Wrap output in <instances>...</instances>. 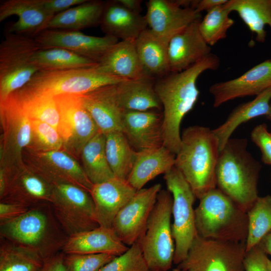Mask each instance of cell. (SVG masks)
<instances>
[{"mask_svg":"<svg viewBox=\"0 0 271 271\" xmlns=\"http://www.w3.org/2000/svg\"><path fill=\"white\" fill-rule=\"evenodd\" d=\"M39 49L31 37L6 34L0 45V101L25 86L39 71L32 59Z\"/></svg>","mask_w":271,"mask_h":271,"instance_id":"obj_8","label":"cell"},{"mask_svg":"<svg viewBox=\"0 0 271 271\" xmlns=\"http://www.w3.org/2000/svg\"><path fill=\"white\" fill-rule=\"evenodd\" d=\"M135 42L132 39L117 42L100 59L97 68L102 72L126 80L148 77L141 63Z\"/></svg>","mask_w":271,"mask_h":271,"instance_id":"obj_26","label":"cell"},{"mask_svg":"<svg viewBox=\"0 0 271 271\" xmlns=\"http://www.w3.org/2000/svg\"><path fill=\"white\" fill-rule=\"evenodd\" d=\"M112 228L101 226L67 237L62 247L68 254H108L121 255L128 248Z\"/></svg>","mask_w":271,"mask_h":271,"instance_id":"obj_25","label":"cell"},{"mask_svg":"<svg viewBox=\"0 0 271 271\" xmlns=\"http://www.w3.org/2000/svg\"><path fill=\"white\" fill-rule=\"evenodd\" d=\"M115 256L108 254H65L66 271H99Z\"/></svg>","mask_w":271,"mask_h":271,"instance_id":"obj_43","label":"cell"},{"mask_svg":"<svg viewBox=\"0 0 271 271\" xmlns=\"http://www.w3.org/2000/svg\"><path fill=\"white\" fill-rule=\"evenodd\" d=\"M154 79L126 80L116 84L118 103L124 110H161L162 105L155 91Z\"/></svg>","mask_w":271,"mask_h":271,"instance_id":"obj_30","label":"cell"},{"mask_svg":"<svg viewBox=\"0 0 271 271\" xmlns=\"http://www.w3.org/2000/svg\"><path fill=\"white\" fill-rule=\"evenodd\" d=\"M116 84L103 86L79 95L99 131L105 134L122 130L124 110L117 100Z\"/></svg>","mask_w":271,"mask_h":271,"instance_id":"obj_23","label":"cell"},{"mask_svg":"<svg viewBox=\"0 0 271 271\" xmlns=\"http://www.w3.org/2000/svg\"><path fill=\"white\" fill-rule=\"evenodd\" d=\"M145 16L149 28L169 42L192 23L201 19V14L193 8L182 7L181 1L150 0Z\"/></svg>","mask_w":271,"mask_h":271,"instance_id":"obj_16","label":"cell"},{"mask_svg":"<svg viewBox=\"0 0 271 271\" xmlns=\"http://www.w3.org/2000/svg\"><path fill=\"white\" fill-rule=\"evenodd\" d=\"M53 186L52 210L68 237L99 226L89 193L70 184L61 183Z\"/></svg>","mask_w":271,"mask_h":271,"instance_id":"obj_10","label":"cell"},{"mask_svg":"<svg viewBox=\"0 0 271 271\" xmlns=\"http://www.w3.org/2000/svg\"><path fill=\"white\" fill-rule=\"evenodd\" d=\"M175 156L164 146L137 152L127 182L137 190L143 188L148 182L174 167Z\"/></svg>","mask_w":271,"mask_h":271,"instance_id":"obj_28","label":"cell"},{"mask_svg":"<svg viewBox=\"0 0 271 271\" xmlns=\"http://www.w3.org/2000/svg\"><path fill=\"white\" fill-rule=\"evenodd\" d=\"M271 87V59L254 66L240 76L213 84L209 88L213 106L247 96L258 95Z\"/></svg>","mask_w":271,"mask_h":271,"instance_id":"obj_17","label":"cell"},{"mask_svg":"<svg viewBox=\"0 0 271 271\" xmlns=\"http://www.w3.org/2000/svg\"><path fill=\"white\" fill-rule=\"evenodd\" d=\"M159 183L142 188L116 215L112 228L118 238L129 247L142 238L146 225L161 190Z\"/></svg>","mask_w":271,"mask_h":271,"instance_id":"obj_14","label":"cell"},{"mask_svg":"<svg viewBox=\"0 0 271 271\" xmlns=\"http://www.w3.org/2000/svg\"><path fill=\"white\" fill-rule=\"evenodd\" d=\"M30 208L22 204L1 202L0 222L15 219L27 212Z\"/></svg>","mask_w":271,"mask_h":271,"instance_id":"obj_46","label":"cell"},{"mask_svg":"<svg viewBox=\"0 0 271 271\" xmlns=\"http://www.w3.org/2000/svg\"><path fill=\"white\" fill-rule=\"evenodd\" d=\"M106 2L87 0L85 2L55 15L45 29L78 31L100 25Z\"/></svg>","mask_w":271,"mask_h":271,"instance_id":"obj_32","label":"cell"},{"mask_svg":"<svg viewBox=\"0 0 271 271\" xmlns=\"http://www.w3.org/2000/svg\"><path fill=\"white\" fill-rule=\"evenodd\" d=\"M172 271H188V270H185L181 268H179L178 267H177V268L173 269Z\"/></svg>","mask_w":271,"mask_h":271,"instance_id":"obj_54","label":"cell"},{"mask_svg":"<svg viewBox=\"0 0 271 271\" xmlns=\"http://www.w3.org/2000/svg\"><path fill=\"white\" fill-rule=\"evenodd\" d=\"M105 134L99 131L84 147L80 157L82 168L93 184L114 177L105 154Z\"/></svg>","mask_w":271,"mask_h":271,"instance_id":"obj_35","label":"cell"},{"mask_svg":"<svg viewBox=\"0 0 271 271\" xmlns=\"http://www.w3.org/2000/svg\"><path fill=\"white\" fill-rule=\"evenodd\" d=\"M125 8L136 13H140L142 11L141 3L140 0H117Z\"/></svg>","mask_w":271,"mask_h":271,"instance_id":"obj_50","label":"cell"},{"mask_svg":"<svg viewBox=\"0 0 271 271\" xmlns=\"http://www.w3.org/2000/svg\"><path fill=\"white\" fill-rule=\"evenodd\" d=\"M220 59L210 53L190 67L170 72L155 81V91L163 109L164 146L175 155L181 144L180 126L196 103L200 92L197 80L204 72L217 70Z\"/></svg>","mask_w":271,"mask_h":271,"instance_id":"obj_1","label":"cell"},{"mask_svg":"<svg viewBox=\"0 0 271 271\" xmlns=\"http://www.w3.org/2000/svg\"><path fill=\"white\" fill-rule=\"evenodd\" d=\"M246 242L215 240L197 234L177 267L188 271H245Z\"/></svg>","mask_w":271,"mask_h":271,"instance_id":"obj_11","label":"cell"},{"mask_svg":"<svg viewBox=\"0 0 271 271\" xmlns=\"http://www.w3.org/2000/svg\"><path fill=\"white\" fill-rule=\"evenodd\" d=\"M105 154L115 177L127 180L133 167L137 153L122 130L105 134Z\"/></svg>","mask_w":271,"mask_h":271,"instance_id":"obj_36","label":"cell"},{"mask_svg":"<svg viewBox=\"0 0 271 271\" xmlns=\"http://www.w3.org/2000/svg\"><path fill=\"white\" fill-rule=\"evenodd\" d=\"M181 139L175 167L182 174L196 198L199 199L216 188L218 140L212 129L197 125L185 128Z\"/></svg>","mask_w":271,"mask_h":271,"instance_id":"obj_3","label":"cell"},{"mask_svg":"<svg viewBox=\"0 0 271 271\" xmlns=\"http://www.w3.org/2000/svg\"><path fill=\"white\" fill-rule=\"evenodd\" d=\"M230 11L236 12L259 43L265 41L264 28H271V0H228L224 4Z\"/></svg>","mask_w":271,"mask_h":271,"instance_id":"obj_34","label":"cell"},{"mask_svg":"<svg viewBox=\"0 0 271 271\" xmlns=\"http://www.w3.org/2000/svg\"><path fill=\"white\" fill-rule=\"evenodd\" d=\"M53 211L47 207H31L20 216L0 222L5 240L29 249L44 260L58 252L67 238L62 236Z\"/></svg>","mask_w":271,"mask_h":271,"instance_id":"obj_5","label":"cell"},{"mask_svg":"<svg viewBox=\"0 0 271 271\" xmlns=\"http://www.w3.org/2000/svg\"><path fill=\"white\" fill-rule=\"evenodd\" d=\"M44 8L55 15L72 7L83 3L87 0H42Z\"/></svg>","mask_w":271,"mask_h":271,"instance_id":"obj_47","label":"cell"},{"mask_svg":"<svg viewBox=\"0 0 271 271\" xmlns=\"http://www.w3.org/2000/svg\"><path fill=\"white\" fill-rule=\"evenodd\" d=\"M55 97L60 114L58 131L63 148L68 154L78 157L85 145L99 130L79 95H61Z\"/></svg>","mask_w":271,"mask_h":271,"instance_id":"obj_13","label":"cell"},{"mask_svg":"<svg viewBox=\"0 0 271 271\" xmlns=\"http://www.w3.org/2000/svg\"><path fill=\"white\" fill-rule=\"evenodd\" d=\"M271 103V87L252 100L241 103L234 108L223 123L212 131L219 142V152L231 138L234 130L241 124L269 112Z\"/></svg>","mask_w":271,"mask_h":271,"instance_id":"obj_31","label":"cell"},{"mask_svg":"<svg viewBox=\"0 0 271 271\" xmlns=\"http://www.w3.org/2000/svg\"><path fill=\"white\" fill-rule=\"evenodd\" d=\"M248 233L246 251L257 245L271 231V195L257 198L247 212Z\"/></svg>","mask_w":271,"mask_h":271,"instance_id":"obj_39","label":"cell"},{"mask_svg":"<svg viewBox=\"0 0 271 271\" xmlns=\"http://www.w3.org/2000/svg\"><path fill=\"white\" fill-rule=\"evenodd\" d=\"M167 190L173 197L172 224L175 242L173 263L178 265L186 257L197 235L193 205L196 199L191 187L175 166L164 174Z\"/></svg>","mask_w":271,"mask_h":271,"instance_id":"obj_9","label":"cell"},{"mask_svg":"<svg viewBox=\"0 0 271 271\" xmlns=\"http://www.w3.org/2000/svg\"><path fill=\"white\" fill-rule=\"evenodd\" d=\"M44 261L29 249L7 240L1 243L0 271H39Z\"/></svg>","mask_w":271,"mask_h":271,"instance_id":"obj_38","label":"cell"},{"mask_svg":"<svg viewBox=\"0 0 271 271\" xmlns=\"http://www.w3.org/2000/svg\"><path fill=\"white\" fill-rule=\"evenodd\" d=\"M230 13L223 4L208 11L200 21L199 31L210 46L226 37L227 31L234 23V20L229 16Z\"/></svg>","mask_w":271,"mask_h":271,"instance_id":"obj_40","label":"cell"},{"mask_svg":"<svg viewBox=\"0 0 271 271\" xmlns=\"http://www.w3.org/2000/svg\"><path fill=\"white\" fill-rule=\"evenodd\" d=\"M32 137L31 145L39 152L60 150L63 143L57 129L51 125L36 120H31Z\"/></svg>","mask_w":271,"mask_h":271,"instance_id":"obj_42","label":"cell"},{"mask_svg":"<svg viewBox=\"0 0 271 271\" xmlns=\"http://www.w3.org/2000/svg\"><path fill=\"white\" fill-rule=\"evenodd\" d=\"M38 155L44 164H37L32 171L51 185L70 184L90 192L93 184L82 167L67 152L61 150L39 152Z\"/></svg>","mask_w":271,"mask_h":271,"instance_id":"obj_19","label":"cell"},{"mask_svg":"<svg viewBox=\"0 0 271 271\" xmlns=\"http://www.w3.org/2000/svg\"><path fill=\"white\" fill-rule=\"evenodd\" d=\"M33 39L40 49H65L91 59L96 63L118 39L108 35L96 37L78 31L45 29Z\"/></svg>","mask_w":271,"mask_h":271,"instance_id":"obj_15","label":"cell"},{"mask_svg":"<svg viewBox=\"0 0 271 271\" xmlns=\"http://www.w3.org/2000/svg\"><path fill=\"white\" fill-rule=\"evenodd\" d=\"M15 15L18 21L9 28L7 34L33 38L44 30L55 16L44 7L42 0H5L0 4V22Z\"/></svg>","mask_w":271,"mask_h":271,"instance_id":"obj_22","label":"cell"},{"mask_svg":"<svg viewBox=\"0 0 271 271\" xmlns=\"http://www.w3.org/2000/svg\"><path fill=\"white\" fill-rule=\"evenodd\" d=\"M0 120L1 167L13 173L24 167L22 151L31 144V120L11 96L0 101Z\"/></svg>","mask_w":271,"mask_h":271,"instance_id":"obj_12","label":"cell"},{"mask_svg":"<svg viewBox=\"0 0 271 271\" xmlns=\"http://www.w3.org/2000/svg\"><path fill=\"white\" fill-rule=\"evenodd\" d=\"M201 20L192 23L170 41L168 57L170 72L187 69L211 53V46L199 31Z\"/></svg>","mask_w":271,"mask_h":271,"instance_id":"obj_21","label":"cell"},{"mask_svg":"<svg viewBox=\"0 0 271 271\" xmlns=\"http://www.w3.org/2000/svg\"><path fill=\"white\" fill-rule=\"evenodd\" d=\"M268 258L265 252L257 244L246 251L243 260L245 271H268Z\"/></svg>","mask_w":271,"mask_h":271,"instance_id":"obj_45","label":"cell"},{"mask_svg":"<svg viewBox=\"0 0 271 271\" xmlns=\"http://www.w3.org/2000/svg\"><path fill=\"white\" fill-rule=\"evenodd\" d=\"M247 140L230 138L219 152L216 188L247 212L257 198L261 165L247 151Z\"/></svg>","mask_w":271,"mask_h":271,"instance_id":"obj_2","label":"cell"},{"mask_svg":"<svg viewBox=\"0 0 271 271\" xmlns=\"http://www.w3.org/2000/svg\"><path fill=\"white\" fill-rule=\"evenodd\" d=\"M127 180L114 177L93 184L89 192L99 226L112 228L116 215L137 191Z\"/></svg>","mask_w":271,"mask_h":271,"instance_id":"obj_20","label":"cell"},{"mask_svg":"<svg viewBox=\"0 0 271 271\" xmlns=\"http://www.w3.org/2000/svg\"><path fill=\"white\" fill-rule=\"evenodd\" d=\"M126 80L102 72L96 65L69 70L39 71L24 87L54 97L81 95L102 86L118 84Z\"/></svg>","mask_w":271,"mask_h":271,"instance_id":"obj_7","label":"cell"},{"mask_svg":"<svg viewBox=\"0 0 271 271\" xmlns=\"http://www.w3.org/2000/svg\"><path fill=\"white\" fill-rule=\"evenodd\" d=\"M99 271H151L143 254L141 240L114 257Z\"/></svg>","mask_w":271,"mask_h":271,"instance_id":"obj_41","label":"cell"},{"mask_svg":"<svg viewBox=\"0 0 271 271\" xmlns=\"http://www.w3.org/2000/svg\"><path fill=\"white\" fill-rule=\"evenodd\" d=\"M65 253L58 252L45 260L39 271H66L64 264Z\"/></svg>","mask_w":271,"mask_h":271,"instance_id":"obj_48","label":"cell"},{"mask_svg":"<svg viewBox=\"0 0 271 271\" xmlns=\"http://www.w3.org/2000/svg\"><path fill=\"white\" fill-rule=\"evenodd\" d=\"M53 185L32 170L25 167L15 171L1 202L31 207L43 202L51 203Z\"/></svg>","mask_w":271,"mask_h":271,"instance_id":"obj_24","label":"cell"},{"mask_svg":"<svg viewBox=\"0 0 271 271\" xmlns=\"http://www.w3.org/2000/svg\"><path fill=\"white\" fill-rule=\"evenodd\" d=\"M268 271H271V260L269 259L267 262Z\"/></svg>","mask_w":271,"mask_h":271,"instance_id":"obj_52","label":"cell"},{"mask_svg":"<svg viewBox=\"0 0 271 271\" xmlns=\"http://www.w3.org/2000/svg\"><path fill=\"white\" fill-rule=\"evenodd\" d=\"M266 116L269 120L271 121V103H270V109H269V112Z\"/></svg>","mask_w":271,"mask_h":271,"instance_id":"obj_53","label":"cell"},{"mask_svg":"<svg viewBox=\"0 0 271 271\" xmlns=\"http://www.w3.org/2000/svg\"><path fill=\"white\" fill-rule=\"evenodd\" d=\"M258 245L267 254L271 256V231L263 236Z\"/></svg>","mask_w":271,"mask_h":271,"instance_id":"obj_51","label":"cell"},{"mask_svg":"<svg viewBox=\"0 0 271 271\" xmlns=\"http://www.w3.org/2000/svg\"><path fill=\"white\" fill-rule=\"evenodd\" d=\"M100 25L105 35L121 40H136L148 28L145 16L129 10L117 0L106 2Z\"/></svg>","mask_w":271,"mask_h":271,"instance_id":"obj_27","label":"cell"},{"mask_svg":"<svg viewBox=\"0 0 271 271\" xmlns=\"http://www.w3.org/2000/svg\"><path fill=\"white\" fill-rule=\"evenodd\" d=\"M228 0H201L191 1L190 7L197 13L201 14L203 11L207 12L214 8L225 4Z\"/></svg>","mask_w":271,"mask_h":271,"instance_id":"obj_49","label":"cell"},{"mask_svg":"<svg viewBox=\"0 0 271 271\" xmlns=\"http://www.w3.org/2000/svg\"><path fill=\"white\" fill-rule=\"evenodd\" d=\"M122 131L136 152L164 146L163 113L155 110H124Z\"/></svg>","mask_w":271,"mask_h":271,"instance_id":"obj_18","label":"cell"},{"mask_svg":"<svg viewBox=\"0 0 271 271\" xmlns=\"http://www.w3.org/2000/svg\"><path fill=\"white\" fill-rule=\"evenodd\" d=\"M135 42L147 76L159 79L170 73L168 57L169 42L148 28L139 35Z\"/></svg>","mask_w":271,"mask_h":271,"instance_id":"obj_29","label":"cell"},{"mask_svg":"<svg viewBox=\"0 0 271 271\" xmlns=\"http://www.w3.org/2000/svg\"><path fill=\"white\" fill-rule=\"evenodd\" d=\"M9 96L15 100L31 120L47 123L58 130L60 114L54 96L38 92L25 87L14 92Z\"/></svg>","mask_w":271,"mask_h":271,"instance_id":"obj_33","label":"cell"},{"mask_svg":"<svg viewBox=\"0 0 271 271\" xmlns=\"http://www.w3.org/2000/svg\"><path fill=\"white\" fill-rule=\"evenodd\" d=\"M32 62L39 71L63 70L94 67L97 63L70 50L53 48L38 50Z\"/></svg>","mask_w":271,"mask_h":271,"instance_id":"obj_37","label":"cell"},{"mask_svg":"<svg viewBox=\"0 0 271 271\" xmlns=\"http://www.w3.org/2000/svg\"><path fill=\"white\" fill-rule=\"evenodd\" d=\"M252 142L258 147L261 153V160L265 164L271 165V132L265 123L258 124L252 130Z\"/></svg>","mask_w":271,"mask_h":271,"instance_id":"obj_44","label":"cell"},{"mask_svg":"<svg viewBox=\"0 0 271 271\" xmlns=\"http://www.w3.org/2000/svg\"><path fill=\"white\" fill-rule=\"evenodd\" d=\"M172 204L171 193L161 189L140 239L145 259L151 271H168L174 263Z\"/></svg>","mask_w":271,"mask_h":271,"instance_id":"obj_6","label":"cell"},{"mask_svg":"<svg viewBox=\"0 0 271 271\" xmlns=\"http://www.w3.org/2000/svg\"><path fill=\"white\" fill-rule=\"evenodd\" d=\"M195 209L197 234L209 239L246 242L247 212L215 188L199 199Z\"/></svg>","mask_w":271,"mask_h":271,"instance_id":"obj_4","label":"cell"}]
</instances>
